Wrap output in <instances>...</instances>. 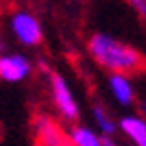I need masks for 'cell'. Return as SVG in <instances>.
Returning a JSON list of instances; mask_svg holds the SVG:
<instances>
[{"label": "cell", "mask_w": 146, "mask_h": 146, "mask_svg": "<svg viewBox=\"0 0 146 146\" xmlns=\"http://www.w3.org/2000/svg\"><path fill=\"white\" fill-rule=\"evenodd\" d=\"M9 33L22 48H37L44 42V24L33 11L29 9H15L9 15Z\"/></svg>", "instance_id": "3957f363"}, {"label": "cell", "mask_w": 146, "mask_h": 146, "mask_svg": "<svg viewBox=\"0 0 146 146\" xmlns=\"http://www.w3.org/2000/svg\"><path fill=\"white\" fill-rule=\"evenodd\" d=\"M0 9H2V0H0Z\"/></svg>", "instance_id": "5bb4252c"}, {"label": "cell", "mask_w": 146, "mask_h": 146, "mask_svg": "<svg viewBox=\"0 0 146 146\" xmlns=\"http://www.w3.org/2000/svg\"><path fill=\"white\" fill-rule=\"evenodd\" d=\"M103 146H118V142L111 135H103Z\"/></svg>", "instance_id": "8fae6325"}, {"label": "cell", "mask_w": 146, "mask_h": 146, "mask_svg": "<svg viewBox=\"0 0 146 146\" xmlns=\"http://www.w3.org/2000/svg\"><path fill=\"white\" fill-rule=\"evenodd\" d=\"M35 72V61L31 59L26 52H5L0 55V81L9 85H18L31 79Z\"/></svg>", "instance_id": "277c9868"}, {"label": "cell", "mask_w": 146, "mask_h": 146, "mask_svg": "<svg viewBox=\"0 0 146 146\" xmlns=\"http://www.w3.org/2000/svg\"><path fill=\"white\" fill-rule=\"evenodd\" d=\"M140 116H142V118H146V96L140 100Z\"/></svg>", "instance_id": "7c38bea8"}, {"label": "cell", "mask_w": 146, "mask_h": 146, "mask_svg": "<svg viewBox=\"0 0 146 146\" xmlns=\"http://www.w3.org/2000/svg\"><path fill=\"white\" fill-rule=\"evenodd\" d=\"M127 5L133 9V13L146 22V0H127Z\"/></svg>", "instance_id": "30bf717a"}, {"label": "cell", "mask_w": 146, "mask_h": 146, "mask_svg": "<svg viewBox=\"0 0 146 146\" xmlns=\"http://www.w3.org/2000/svg\"><path fill=\"white\" fill-rule=\"evenodd\" d=\"M85 48L90 59L98 68H103L107 74H129L131 76L146 68V57L135 46L122 42L120 37L105 33V31L92 33L87 37Z\"/></svg>", "instance_id": "6da1fadb"}, {"label": "cell", "mask_w": 146, "mask_h": 146, "mask_svg": "<svg viewBox=\"0 0 146 146\" xmlns=\"http://www.w3.org/2000/svg\"><path fill=\"white\" fill-rule=\"evenodd\" d=\"M118 131L133 146H146V118L140 113H124L118 120Z\"/></svg>", "instance_id": "52a82bcc"}, {"label": "cell", "mask_w": 146, "mask_h": 146, "mask_svg": "<svg viewBox=\"0 0 146 146\" xmlns=\"http://www.w3.org/2000/svg\"><path fill=\"white\" fill-rule=\"evenodd\" d=\"M107 90L118 107L129 109L135 105V85L129 74H107Z\"/></svg>", "instance_id": "8992f818"}, {"label": "cell", "mask_w": 146, "mask_h": 146, "mask_svg": "<svg viewBox=\"0 0 146 146\" xmlns=\"http://www.w3.org/2000/svg\"><path fill=\"white\" fill-rule=\"evenodd\" d=\"M48 74V90H50V100H52V107L59 113L61 120L70 122H79L81 118V105L74 96L72 87L68 83V79L59 72H52V70H46Z\"/></svg>", "instance_id": "7a4b0ae2"}, {"label": "cell", "mask_w": 146, "mask_h": 146, "mask_svg": "<svg viewBox=\"0 0 146 146\" xmlns=\"http://www.w3.org/2000/svg\"><path fill=\"white\" fill-rule=\"evenodd\" d=\"M5 52H7V44L2 39V35H0V55H5Z\"/></svg>", "instance_id": "4fadbf2b"}, {"label": "cell", "mask_w": 146, "mask_h": 146, "mask_svg": "<svg viewBox=\"0 0 146 146\" xmlns=\"http://www.w3.org/2000/svg\"><path fill=\"white\" fill-rule=\"evenodd\" d=\"M70 146H103V135L94 127H87L83 122H74L66 129Z\"/></svg>", "instance_id": "ba28073f"}, {"label": "cell", "mask_w": 146, "mask_h": 146, "mask_svg": "<svg viewBox=\"0 0 146 146\" xmlns=\"http://www.w3.org/2000/svg\"><path fill=\"white\" fill-rule=\"evenodd\" d=\"M33 133L37 146H70L66 129L48 113H37L33 118Z\"/></svg>", "instance_id": "5b68a950"}, {"label": "cell", "mask_w": 146, "mask_h": 146, "mask_svg": "<svg viewBox=\"0 0 146 146\" xmlns=\"http://www.w3.org/2000/svg\"><path fill=\"white\" fill-rule=\"evenodd\" d=\"M90 113H92V122H94V129H96L100 135H111L116 137L118 133V120H113L107 107L103 103H92L90 107Z\"/></svg>", "instance_id": "9c48e42d"}]
</instances>
